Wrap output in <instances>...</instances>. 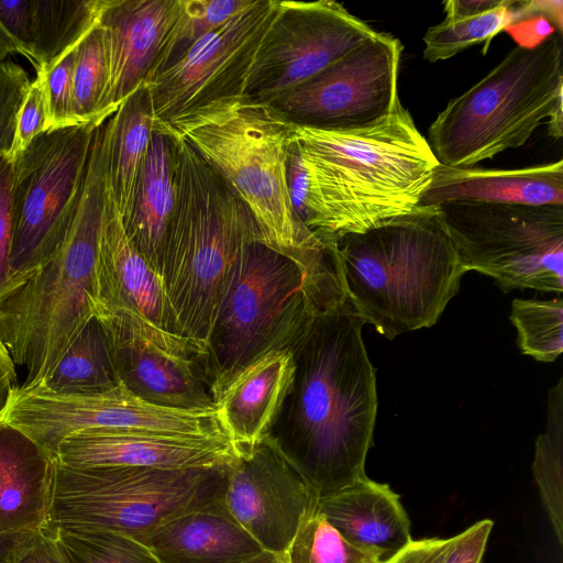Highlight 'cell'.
<instances>
[{
  "label": "cell",
  "instance_id": "cell-1",
  "mask_svg": "<svg viewBox=\"0 0 563 563\" xmlns=\"http://www.w3.org/2000/svg\"><path fill=\"white\" fill-rule=\"evenodd\" d=\"M364 324L347 296L312 318L289 349L292 378L266 437L319 498L366 476L378 400Z\"/></svg>",
  "mask_w": 563,
  "mask_h": 563
},
{
  "label": "cell",
  "instance_id": "cell-2",
  "mask_svg": "<svg viewBox=\"0 0 563 563\" xmlns=\"http://www.w3.org/2000/svg\"><path fill=\"white\" fill-rule=\"evenodd\" d=\"M307 175L305 224L320 236L361 233L408 214L439 162L399 102L362 128L296 125Z\"/></svg>",
  "mask_w": 563,
  "mask_h": 563
},
{
  "label": "cell",
  "instance_id": "cell-3",
  "mask_svg": "<svg viewBox=\"0 0 563 563\" xmlns=\"http://www.w3.org/2000/svg\"><path fill=\"white\" fill-rule=\"evenodd\" d=\"M296 123L246 93L210 101L154 130L185 140L242 200L261 242L311 274L335 271L331 241L297 217L288 191L287 161Z\"/></svg>",
  "mask_w": 563,
  "mask_h": 563
},
{
  "label": "cell",
  "instance_id": "cell-4",
  "mask_svg": "<svg viewBox=\"0 0 563 563\" xmlns=\"http://www.w3.org/2000/svg\"><path fill=\"white\" fill-rule=\"evenodd\" d=\"M173 137L176 196L159 276L177 335L197 365L243 252L261 235L223 178L185 140Z\"/></svg>",
  "mask_w": 563,
  "mask_h": 563
},
{
  "label": "cell",
  "instance_id": "cell-5",
  "mask_svg": "<svg viewBox=\"0 0 563 563\" xmlns=\"http://www.w3.org/2000/svg\"><path fill=\"white\" fill-rule=\"evenodd\" d=\"M333 249L345 295L389 340L432 327L467 273L438 206L334 235Z\"/></svg>",
  "mask_w": 563,
  "mask_h": 563
},
{
  "label": "cell",
  "instance_id": "cell-6",
  "mask_svg": "<svg viewBox=\"0 0 563 563\" xmlns=\"http://www.w3.org/2000/svg\"><path fill=\"white\" fill-rule=\"evenodd\" d=\"M107 128L93 133L79 202L59 249L0 295V338L20 385L42 383L96 316V263L106 200Z\"/></svg>",
  "mask_w": 563,
  "mask_h": 563
},
{
  "label": "cell",
  "instance_id": "cell-7",
  "mask_svg": "<svg viewBox=\"0 0 563 563\" xmlns=\"http://www.w3.org/2000/svg\"><path fill=\"white\" fill-rule=\"evenodd\" d=\"M345 297L339 268L311 274L260 241L247 245L197 361L216 404L247 366L289 350L317 313Z\"/></svg>",
  "mask_w": 563,
  "mask_h": 563
},
{
  "label": "cell",
  "instance_id": "cell-8",
  "mask_svg": "<svg viewBox=\"0 0 563 563\" xmlns=\"http://www.w3.org/2000/svg\"><path fill=\"white\" fill-rule=\"evenodd\" d=\"M563 45L551 33L518 45L465 92L450 100L428 129L441 165H473L527 143L541 124L563 134Z\"/></svg>",
  "mask_w": 563,
  "mask_h": 563
},
{
  "label": "cell",
  "instance_id": "cell-9",
  "mask_svg": "<svg viewBox=\"0 0 563 563\" xmlns=\"http://www.w3.org/2000/svg\"><path fill=\"white\" fill-rule=\"evenodd\" d=\"M54 463L45 527L103 529L134 539L181 512L223 499L229 465L159 468Z\"/></svg>",
  "mask_w": 563,
  "mask_h": 563
},
{
  "label": "cell",
  "instance_id": "cell-10",
  "mask_svg": "<svg viewBox=\"0 0 563 563\" xmlns=\"http://www.w3.org/2000/svg\"><path fill=\"white\" fill-rule=\"evenodd\" d=\"M466 272L504 291H563V205L457 201L438 206Z\"/></svg>",
  "mask_w": 563,
  "mask_h": 563
},
{
  "label": "cell",
  "instance_id": "cell-11",
  "mask_svg": "<svg viewBox=\"0 0 563 563\" xmlns=\"http://www.w3.org/2000/svg\"><path fill=\"white\" fill-rule=\"evenodd\" d=\"M96 129L84 124L46 131L14 158L8 288L48 261L65 240Z\"/></svg>",
  "mask_w": 563,
  "mask_h": 563
},
{
  "label": "cell",
  "instance_id": "cell-12",
  "mask_svg": "<svg viewBox=\"0 0 563 563\" xmlns=\"http://www.w3.org/2000/svg\"><path fill=\"white\" fill-rule=\"evenodd\" d=\"M53 459L59 443L82 431L174 438H227L217 408L187 411L151 405L123 385L102 394L62 395L41 385H18L2 413Z\"/></svg>",
  "mask_w": 563,
  "mask_h": 563
},
{
  "label": "cell",
  "instance_id": "cell-13",
  "mask_svg": "<svg viewBox=\"0 0 563 563\" xmlns=\"http://www.w3.org/2000/svg\"><path fill=\"white\" fill-rule=\"evenodd\" d=\"M278 5L279 0H254L151 76L144 86L154 126L210 101L244 95Z\"/></svg>",
  "mask_w": 563,
  "mask_h": 563
},
{
  "label": "cell",
  "instance_id": "cell-14",
  "mask_svg": "<svg viewBox=\"0 0 563 563\" xmlns=\"http://www.w3.org/2000/svg\"><path fill=\"white\" fill-rule=\"evenodd\" d=\"M402 44L376 32L345 56L271 103L298 125L347 130L368 125L400 102Z\"/></svg>",
  "mask_w": 563,
  "mask_h": 563
},
{
  "label": "cell",
  "instance_id": "cell-15",
  "mask_svg": "<svg viewBox=\"0 0 563 563\" xmlns=\"http://www.w3.org/2000/svg\"><path fill=\"white\" fill-rule=\"evenodd\" d=\"M375 33L336 1H279L245 93L269 102L309 80Z\"/></svg>",
  "mask_w": 563,
  "mask_h": 563
},
{
  "label": "cell",
  "instance_id": "cell-16",
  "mask_svg": "<svg viewBox=\"0 0 563 563\" xmlns=\"http://www.w3.org/2000/svg\"><path fill=\"white\" fill-rule=\"evenodd\" d=\"M96 285V316L123 318L164 352L196 364L194 351L177 335L163 282L128 239L108 187L98 243Z\"/></svg>",
  "mask_w": 563,
  "mask_h": 563
},
{
  "label": "cell",
  "instance_id": "cell-17",
  "mask_svg": "<svg viewBox=\"0 0 563 563\" xmlns=\"http://www.w3.org/2000/svg\"><path fill=\"white\" fill-rule=\"evenodd\" d=\"M223 500L263 550L284 554L303 520L317 510L319 496L265 439L235 450Z\"/></svg>",
  "mask_w": 563,
  "mask_h": 563
},
{
  "label": "cell",
  "instance_id": "cell-18",
  "mask_svg": "<svg viewBox=\"0 0 563 563\" xmlns=\"http://www.w3.org/2000/svg\"><path fill=\"white\" fill-rule=\"evenodd\" d=\"M178 11L179 0H101L98 21L109 75L95 119L97 126L144 85Z\"/></svg>",
  "mask_w": 563,
  "mask_h": 563
},
{
  "label": "cell",
  "instance_id": "cell-19",
  "mask_svg": "<svg viewBox=\"0 0 563 563\" xmlns=\"http://www.w3.org/2000/svg\"><path fill=\"white\" fill-rule=\"evenodd\" d=\"M96 317L107 331L118 380L129 391L158 407L187 411L217 408L194 362L164 352L123 318Z\"/></svg>",
  "mask_w": 563,
  "mask_h": 563
},
{
  "label": "cell",
  "instance_id": "cell-20",
  "mask_svg": "<svg viewBox=\"0 0 563 563\" xmlns=\"http://www.w3.org/2000/svg\"><path fill=\"white\" fill-rule=\"evenodd\" d=\"M235 451L224 438H174L82 431L64 439L54 460L69 466L210 468L228 465Z\"/></svg>",
  "mask_w": 563,
  "mask_h": 563
},
{
  "label": "cell",
  "instance_id": "cell-21",
  "mask_svg": "<svg viewBox=\"0 0 563 563\" xmlns=\"http://www.w3.org/2000/svg\"><path fill=\"white\" fill-rule=\"evenodd\" d=\"M317 511L352 545L380 563L412 540L399 495L367 476L319 498Z\"/></svg>",
  "mask_w": 563,
  "mask_h": 563
},
{
  "label": "cell",
  "instance_id": "cell-22",
  "mask_svg": "<svg viewBox=\"0 0 563 563\" xmlns=\"http://www.w3.org/2000/svg\"><path fill=\"white\" fill-rule=\"evenodd\" d=\"M136 540L159 563H240L263 551L223 499L169 518Z\"/></svg>",
  "mask_w": 563,
  "mask_h": 563
},
{
  "label": "cell",
  "instance_id": "cell-23",
  "mask_svg": "<svg viewBox=\"0 0 563 563\" xmlns=\"http://www.w3.org/2000/svg\"><path fill=\"white\" fill-rule=\"evenodd\" d=\"M457 201L563 205V161L514 169L439 164L419 207Z\"/></svg>",
  "mask_w": 563,
  "mask_h": 563
},
{
  "label": "cell",
  "instance_id": "cell-24",
  "mask_svg": "<svg viewBox=\"0 0 563 563\" xmlns=\"http://www.w3.org/2000/svg\"><path fill=\"white\" fill-rule=\"evenodd\" d=\"M55 463L29 437L0 429V534L40 531L53 497Z\"/></svg>",
  "mask_w": 563,
  "mask_h": 563
},
{
  "label": "cell",
  "instance_id": "cell-25",
  "mask_svg": "<svg viewBox=\"0 0 563 563\" xmlns=\"http://www.w3.org/2000/svg\"><path fill=\"white\" fill-rule=\"evenodd\" d=\"M289 350H275L247 366L217 401L220 424L235 450L264 441L292 378Z\"/></svg>",
  "mask_w": 563,
  "mask_h": 563
},
{
  "label": "cell",
  "instance_id": "cell-26",
  "mask_svg": "<svg viewBox=\"0 0 563 563\" xmlns=\"http://www.w3.org/2000/svg\"><path fill=\"white\" fill-rule=\"evenodd\" d=\"M175 196V140L168 132L154 130L122 224L131 244L158 275Z\"/></svg>",
  "mask_w": 563,
  "mask_h": 563
},
{
  "label": "cell",
  "instance_id": "cell-27",
  "mask_svg": "<svg viewBox=\"0 0 563 563\" xmlns=\"http://www.w3.org/2000/svg\"><path fill=\"white\" fill-rule=\"evenodd\" d=\"M153 131L150 95L143 85L107 120L106 180L121 219L128 216L132 207Z\"/></svg>",
  "mask_w": 563,
  "mask_h": 563
},
{
  "label": "cell",
  "instance_id": "cell-28",
  "mask_svg": "<svg viewBox=\"0 0 563 563\" xmlns=\"http://www.w3.org/2000/svg\"><path fill=\"white\" fill-rule=\"evenodd\" d=\"M38 385L62 395L102 394L120 385L109 338L98 317H92L82 327L49 375Z\"/></svg>",
  "mask_w": 563,
  "mask_h": 563
},
{
  "label": "cell",
  "instance_id": "cell-29",
  "mask_svg": "<svg viewBox=\"0 0 563 563\" xmlns=\"http://www.w3.org/2000/svg\"><path fill=\"white\" fill-rule=\"evenodd\" d=\"M101 0H34L36 73L48 70L98 20Z\"/></svg>",
  "mask_w": 563,
  "mask_h": 563
},
{
  "label": "cell",
  "instance_id": "cell-30",
  "mask_svg": "<svg viewBox=\"0 0 563 563\" xmlns=\"http://www.w3.org/2000/svg\"><path fill=\"white\" fill-rule=\"evenodd\" d=\"M563 376L548 394L545 431L536 441L532 472L560 544L563 542Z\"/></svg>",
  "mask_w": 563,
  "mask_h": 563
},
{
  "label": "cell",
  "instance_id": "cell-31",
  "mask_svg": "<svg viewBox=\"0 0 563 563\" xmlns=\"http://www.w3.org/2000/svg\"><path fill=\"white\" fill-rule=\"evenodd\" d=\"M516 1L489 12L467 18H448L428 29L423 35V58L430 63L449 59L464 49L484 44L485 55L493 38L516 21Z\"/></svg>",
  "mask_w": 563,
  "mask_h": 563
},
{
  "label": "cell",
  "instance_id": "cell-32",
  "mask_svg": "<svg viewBox=\"0 0 563 563\" xmlns=\"http://www.w3.org/2000/svg\"><path fill=\"white\" fill-rule=\"evenodd\" d=\"M66 563H159L139 540L111 530L45 527Z\"/></svg>",
  "mask_w": 563,
  "mask_h": 563
},
{
  "label": "cell",
  "instance_id": "cell-33",
  "mask_svg": "<svg viewBox=\"0 0 563 563\" xmlns=\"http://www.w3.org/2000/svg\"><path fill=\"white\" fill-rule=\"evenodd\" d=\"M253 2L254 0H179L178 15L148 78L179 57L196 41L247 9Z\"/></svg>",
  "mask_w": 563,
  "mask_h": 563
},
{
  "label": "cell",
  "instance_id": "cell-34",
  "mask_svg": "<svg viewBox=\"0 0 563 563\" xmlns=\"http://www.w3.org/2000/svg\"><path fill=\"white\" fill-rule=\"evenodd\" d=\"M510 320L521 352L540 362H553L563 351V299H514Z\"/></svg>",
  "mask_w": 563,
  "mask_h": 563
},
{
  "label": "cell",
  "instance_id": "cell-35",
  "mask_svg": "<svg viewBox=\"0 0 563 563\" xmlns=\"http://www.w3.org/2000/svg\"><path fill=\"white\" fill-rule=\"evenodd\" d=\"M108 75L106 40L103 30L97 20L76 46L73 75V115L77 125H96L95 119L107 88Z\"/></svg>",
  "mask_w": 563,
  "mask_h": 563
},
{
  "label": "cell",
  "instance_id": "cell-36",
  "mask_svg": "<svg viewBox=\"0 0 563 563\" xmlns=\"http://www.w3.org/2000/svg\"><path fill=\"white\" fill-rule=\"evenodd\" d=\"M284 558L286 563H380L352 545L317 510L303 520Z\"/></svg>",
  "mask_w": 563,
  "mask_h": 563
},
{
  "label": "cell",
  "instance_id": "cell-37",
  "mask_svg": "<svg viewBox=\"0 0 563 563\" xmlns=\"http://www.w3.org/2000/svg\"><path fill=\"white\" fill-rule=\"evenodd\" d=\"M493 525L484 519L451 538L411 540L384 563H482Z\"/></svg>",
  "mask_w": 563,
  "mask_h": 563
},
{
  "label": "cell",
  "instance_id": "cell-38",
  "mask_svg": "<svg viewBox=\"0 0 563 563\" xmlns=\"http://www.w3.org/2000/svg\"><path fill=\"white\" fill-rule=\"evenodd\" d=\"M34 0H0V62L21 55L37 69Z\"/></svg>",
  "mask_w": 563,
  "mask_h": 563
},
{
  "label": "cell",
  "instance_id": "cell-39",
  "mask_svg": "<svg viewBox=\"0 0 563 563\" xmlns=\"http://www.w3.org/2000/svg\"><path fill=\"white\" fill-rule=\"evenodd\" d=\"M76 46L48 70L36 73L41 74L44 79L48 108L47 131L77 125L73 115V75Z\"/></svg>",
  "mask_w": 563,
  "mask_h": 563
},
{
  "label": "cell",
  "instance_id": "cell-40",
  "mask_svg": "<svg viewBox=\"0 0 563 563\" xmlns=\"http://www.w3.org/2000/svg\"><path fill=\"white\" fill-rule=\"evenodd\" d=\"M30 84L22 66L11 59L0 62V155L10 157L18 113Z\"/></svg>",
  "mask_w": 563,
  "mask_h": 563
},
{
  "label": "cell",
  "instance_id": "cell-41",
  "mask_svg": "<svg viewBox=\"0 0 563 563\" xmlns=\"http://www.w3.org/2000/svg\"><path fill=\"white\" fill-rule=\"evenodd\" d=\"M47 122L48 108L44 79L41 74H36L18 113L14 141L10 153L12 162L36 136L47 131Z\"/></svg>",
  "mask_w": 563,
  "mask_h": 563
},
{
  "label": "cell",
  "instance_id": "cell-42",
  "mask_svg": "<svg viewBox=\"0 0 563 563\" xmlns=\"http://www.w3.org/2000/svg\"><path fill=\"white\" fill-rule=\"evenodd\" d=\"M12 183L13 162L8 155H0V295L8 288L11 277Z\"/></svg>",
  "mask_w": 563,
  "mask_h": 563
},
{
  "label": "cell",
  "instance_id": "cell-43",
  "mask_svg": "<svg viewBox=\"0 0 563 563\" xmlns=\"http://www.w3.org/2000/svg\"><path fill=\"white\" fill-rule=\"evenodd\" d=\"M287 185L290 201L297 217L305 223L307 195V175L301 161L296 139L289 151L287 161Z\"/></svg>",
  "mask_w": 563,
  "mask_h": 563
},
{
  "label": "cell",
  "instance_id": "cell-44",
  "mask_svg": "<svg viewBox=\"0 0 563 563\" xmlns=\"http://www.w3.org/2000/svg\"><path fill=\"white\" fill-rule=\"evenodd\" d=\"M15 563H66L53 533L43 528L20 553Z\"/></svg>",
  "mask_w": 563,
  "mask_h": 563
},
{
  "label": "cell",
  "instance_id": "cell-45",
  "mask_svg": "<svg viewBox=\"0 0 563 563\" xmlns=\"http://www.w3.org/2000/svg\"><path fill=\"white\" fill-rule=\"evenodd\" d=\"M506 0H448L443 11L448 18H467L501 7Z\"/></svg>",
  "mask_w": 563,
  "mask_h": 563
},
{
  "label": "cell",
  "instance_id": "cell-46",
  "mask_svg": "<svg viewBox=\"0 0 563 563\" xmlns=\"http://www.w3.org/2000/svg\"><path fill=\"white\" fill-rule=\"evenodd\" d=\"M18 385V368L0 338V416L8 405L12 390Z\"/></svg>",
  "mask_w": 563,
  "mask_h": 563
},
{
  "label": "cell",
  "instance_id": "cell-47",
  "mask_svg": "<svg viewBox=\"0 0 563 563\" xmlns=\"http://www.w3.org/2000/svg\"><path fill=\"white\" fill-rule=\"evenodd\" d=\"M40 531L0 534V563H15L20 553L35 539Z\"/></svg>",
  "mask_w": 563,
  "mask_h": 563
},
{
  "label": "cell",
  "instance_id": "cell-48",
  "mask_svg": "<svg viewBox=\"0 0 563 563\" xmlns=\"http://www.w3.org/2000/svg\"><path fill=\"white\" fill-rule=\"evenodd\" d=\"M240 563H286L284 554H276L273 552H268L263 550L257 555L247 559Z\"/></svg>",
  "mask_w": 563,
  "mask_h": 563
},
{
  "label": "cell",
  "instance_id": "cell-49",
  "mask_svg": "<svg viewBox=\"0 0 563 563\" xmlns=\"http://www.w3.org/2000/svg\"><path fill=\"white\" fill-rule=\"evenodd\" d=\"M3 424H4V420H3L2 416H0V429L2 428Z\"/></svg>",
  "mask_w": 563,
  "mask_h": 563
}]
</instances>
